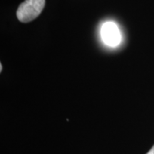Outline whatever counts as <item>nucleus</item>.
<instances>
[{"label":"nucleus","instance_id":"nucleus-2","mask_svg":"<svg viewBox=\"0 0 154 154\" xmlns=\"http://www.w3.org/2000/svg\"><path fill=\"white\" fill-rule=\"evenodd\" d=\"M101 35L104 43L111 47H116L121 42L120 31L113 22H106L102 26Z\"/></svg>","mask_w":154,"mask_h":154},{"label":"nucleus","instance_id":"nucleus-1","mask_svg":"<svg viewBox=\"0 0 154 154\" xmlns=\"http://www.w3.org/2000/svg\"><path fill=\"white\" fill-rule=\"evenodd\" d=\"M45 6V0H25L17 10V17L21 22L28 23L39 16Z\"/></svg>","mask_w":154,"mask_h":154},{"label":"nucleus","instance_id":"nucleus-3","mask_svg":"<svg viewBox=\"0 0 154 154\" xmlns=\"http://www.w3.org/2000/svg\"><path fill=\"white\" fill-rule=\"evenodd\" d=\"M146 154H154V146L151 148V149L150 150V151L148 152Z\"/></svg>","mask_w":154,"mask_h":154},{"label":"nucleus","instance_id":"nucleus-4","mask_svg":"<svg viewBox=\"0 0 154 154\" xmlns=\"http://www.w3.org/2000/svg\"><path fill=\"white\" fill-rule=\"evenodd\" d=\"M2 72V63H0V72Z\"/></svg>","mask_w":154,"mask_h":154}]
</instances>
